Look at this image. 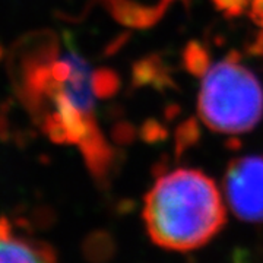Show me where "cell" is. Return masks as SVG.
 I'll return each mask as SVG.
<instances>
[{
    "label": "cell",
    "mask_w": 263,
    "mask_h": 263,
    "mask_svg": "<svg viewBox=\"0 0 263 263\" xmlns=\"http://www.w3.org/2000/svg\"><path fill=\"white\" fill-rule=\"evenodd\" d=\"M19 60L21 95L54 141L79 145L88 164L101 173L107 152L95 123L97 75L76 51L72 37L59 46H31Z\"/></svg>",
    "instance_id": "6da1fadb"
},
{
    "label": "cell",
    "mask_w": 263,
    "mask_h": 263,
    "mask_svg": "<svg viewBox=\"0 0 263 263\" xmlns=\"http://www.w3.org/2000/svg\"><path fill=\"white\" fill-rule=\"evenodd\" d=\"M143 219L151 240L173 252H190L209 243L227 214L215 181L195 168L162 176L145 197Z\"/></svg>",
    "instance_id": "7a4b0ae2"
},
{
    "label": "cell",
    "mask_w": 263,
    "mask_h": 263,
    "mask_svg": "<svg viewBox=\"0 0 263 263\" xmlns=\"http://www.w3.org/2000/svg\"><path fill=\"white\" fill-rule=\"evenodd\" d=\"M197 110L202 122L212 130L246 133L262 119V85L250 69L226 59L206 70L199 89Z\"/></svg>",
    "instance_id": "3957f363"
},
{
    "label": "cell",
    "mask_w": 263,
    "mask_h": 263,
    "mask_svg": "<svg viewBox=\"0 0 263 263\" xmlns=\"http://www.w3.org/2000/svg\"><path fill=\"white\" fill-rule=\"evenodd\" d=\"M224 189L237 218L246 222H263V155L233 161L227 168Z\"/></svg>",
    "instance_id": "277c9868"
},
{
    "label": "cell",
    "mask_w": 263,
    "mask_h": 263,
    "mask_svg": "<svg viewBox=\"0 0 263 263\" xmlns=\"http://www.w3.org/2000/svg\"><path fill=\"white\" fill-rule=\"evenodd\" d=\"M0 263H57L46 243L13 233L10 222L0 219Z\"/></svg>",
    "instance_id": "5b68a950"
},
{
    "label": "cell",
    "mask_w": 263,
    "mask_h": 263,
    "mask_svg": "<svg viewBox=\"0 0 263 263\" xmlns=\"http://www.w3.org/2000/svg\"><path fill=\"white\" fill-rule=\"evenodd\" d=\"M254 3H256V9L260 10L259 13H260V16L263 18V0H254Z\"/></svg>",
    "instance_id": "8992f818"
}]
</instances>
